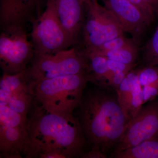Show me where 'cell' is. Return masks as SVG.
<instances>
[{"label": "cell", "mask_w": 158, "mask_h": 158, "mask_svg": "<svg viewBox=\"0 0 158 158\" xmlns=\"http://www.w3.org/2000/svg\"><path fill=\"white\" fill-rule=\"evenodd\" d=\"M29 145L27 127H7L0 126L1 158H22Z\"/></svg>", "instance_id": "obj_12"}, {"label": "cell", "mask_w": 158, "mask_h": 158, "mask_svg": "<svg viewBox=\"0 0 158 158\" xmlns=\"http://www.w3.org/2000/svg\"><path fill=\"white\" fill-rule=\"evenodd\" d=\"M141 10L150 26L157 19L153 11L144 0H128Z\"/></svg>", "instance_id": "obj_24"}, {"label": "cell", "mask_w": 158, "mask_h": 158, "mask_svg": "<svg viewBox=\"0 0 158 158\" xmlns=\"http://www.w3.org/2000/svg\"><path fill=\"white\" fill-rule=\"evenodd\" d=\"M0 65L3 73L14 74L26 70L34 56V46L29 41L25 27L1 28Z\"/></svg>", "instance_id": "obj_7"}, {"label": "cell", "mask_w": 158, "mask_h": 158, "mask_svg": "<svg viewBox=\"0 0 158 158\" xmlns=\"http://www.w3.org/2000/svg\"><path fill=\"white\" fill-rule=\"evenodd\" d=\"M11 95L9 92L0 89V105L8 106Z\"/></svg>", "instance_id": "obj_27"}, {"label": "cell", "mask_w": 158, "mask_h": 158, "mask_svg": "<svg viewBox=\"0 0 158 158\" xmlns=\"http://www.w3.org/2000/svg\"><path fill=\"white\" fill-rule=\"evenodd\" d=\"M143 104H144L142 88L139 83L138 78L130 101L128 117L129 121L137 115L142 108Z\"/></svg>", "instance_id": "obj_23"}, {"label": "cell", "mask_w": 158, "mask_h": 158, "mask_svg": "<svg viewBox=\"0 0 158 158\" xmlns=\"http://www.w3.org/2000/svg\"><path fill=\"white\" fill-rule=\"evenodd\" d=\"M107 156L97 150L91 149L90 151L85 153L82 157L86 158H105Z\"/></svg>", "instance_id": "obj_28"}, {"label": "cell", "mask_w": 158, "mask_h": 158, "mask_svg": "<svg viewBox=\"0 0 158 158\" xmlns=\"http://www.w3.org/2000/svg\"><path fill=\"white\" fill-rule=\"evenodd\" d=\"M31 111L27 123L26 157L40 158L50 152L59 153L65 158L83 156L86 140L78 118L73 114L49 112L34 101Z\"/></svg>", "instance_id": "obj_1"}, {"label": "cell", "mask_w": 158, "mask_h": 158, "mask_svg": "<svg viewBox=\"0 0 158 158\" xmlns=\"http://www.w3.org/2000/svg\"><path fill=\"white\" fill-rule=\"evenodd\" d=\"M89 82L87 73L44 79L31 83L34 102L49 112L73 115Z\"/></svg>", "instance_id": "obj_3"}, {"label": "cell", "mask_w": 158, "mask_h": 158, "mask_svg": "<svg viewBox=\"0 0 158 158\" xmlns=\"http://www.w3.org/2000/svg\"><path fill=\"white\" fill-rule=\"evenodd\" d=\"M158 140V99L153 100L142 107L129 121L121 139L116 145L115 153L148 141Z\"/></svg>", "instance_id": "obj_8"}, {"label": "cell", "mask_w": 158, "mask_h": 158, "mask_svg": "<svg viewBox=\"0 0 158 158\" xmlns=\"http://www.w3.org/2000/svg\"><path fill=\"white\" fill-rule=\"evenodd\" d=\"M105 7L110 10L121 25L124 32L131 35L139 44L149 24L140 9L128 0H103Z\"/></svg>", "instance_id": "obj_9"}, {"label": "cell", "mask_w": 158, "mask_h": 158, "mask_svg": "<svg viewBox=\"0 0 158 158\" xmlns=\"http://www.w3.org/2000/svg\"><path fill=\"white\" fill-rule=\"evenodd\" d=\"M34 101V97L31 91H23L12 94L8 106L21 115L27 117Z\"/></svg>", "instance_id": "obj_18"}, {"label": "cell", "mask_w": 158, "mask_h": 158, "mask_svg": "<svg viewBox=\"0 0 158 158\" xmlns=\"http://www.w3.org/2000/svg\"><path fill=\"white\" fill-rule=\"evenodd\" d=\"M143 59L146 65L158 66V25L152 37L144 45Z\"/></svg>", "instance_id": "obj_20"}, {"label": "cell", "mask_w": 158, "mask_h": 158, "mask_svg": "<svg viewBox=\"0 0 158 158\" xmlns=\"http://www.w3.org/2000/svg\"><path fill=\"white\" fill-rule=\"evenodd\" d=\"M153 11L157 18L158 17V0H144Z\"/></svg>", "instance_id": "obj_29"}, {"label": "cell", "mask_w": 158, "mask_h": 158, "mask_svg": "<svg viewBox=\"0 0 158 158\" xmlns=\"http://www.w3.org/2000/svg\"><path fill=\"white\" fill-rule=\"evenodd\" d=\"M27 120V117L17 113L9 106L0 105V126L26 127Z\"/></svg>", "instance_id": "obj_19"}, {"label": "cell", "mask_w": 158, "mask_h": 158, "mask_svg": "<svg viewBox=\"0 0 158 158\" xmlns=\"http://www.w3.org/2000/svg\"><path fill=\"white\" fill-rule=\"evenodd\" d=\"M129 72H125L118 73H113L111 72L112 74L111 76L108 80L107 86L114 88L116 90Z\"/></svg>", "instance_id": "obj_26"}, {"label": "cell", "mask_w": 158, "mask_h": 158, "mask_svg": "<svg viewBox=\"0 0 158 158\" xmlns=\"http://www.w3.org/2000/svg\"><path fill=\"white\" fill-rule=\"evenodd\" d=\"M82 2H83L85 4L86 3L88 2H90V1H92V0H81Z\"/></svg>", "instance_id": "obj_30"}, {"label": "cell", "mask_w": 158, "mask_h": 158, "mask_svg": "<svg viewBox=\"0 0 158 158\" xmlns=\"http://www.w3.org/2000/svg\"><path fill=\"white\" fill-rule=\"evenodd\" d=\"M85 6L81 0H55L57 17L72 45L76 44L82 31Z\"/></svg>", "instance_id": "obj_10"}, {"label": "cell", "mask_w": 158, "mask_h": 158, "mask_svg": "<svg viewBox=\"0 0 158 158\" xmlns=\"http://www.w3.org/2000/svg\"><path fill=\"white\" fill-rule=\"evenodd\" d=\"M108 67L113 73L129 72L135 67L136 65H126L123 63L109 60L107 59Z\"/></svg>", "instance_id": "obj_25"}, {"label": "cell", "mask_w": 158, "mask_h": 158, "mask_svg": "<svg viewBox=\"0 0 158 158\" xmlns=\"http://www.w3.org/2000/svg\"><path fill=\"white\" fill-rule=\"evenodd\" d=\"M40 0H1L0 23L1 28L12 26L25 27L28 21L35 19Z\"/></svg>", "instance_id": "obj_11"}, {"label": "cell", "mask_w": 158, "mask_h": 158, "mask_svg": "<svg viewBox=\"0 0 158 158\" xmlns=\"http://www.w3.org/2000/svg\"><path fill=\"white\" fill-rule=\"evenodd\" d=\"M87 74L89 82L101 87H107L108 80L111 74L108 67L107 59L98 54H89Z\"/></svg>", "instance_id": "obj_13"}, {"label": "cell", "mask_w": 158, "mask_h": 158, "mask_svg": "<svg viewBox=\"0 0 158 158\" xmlns=\"http://www.w3.org/2000/svg\"><path fill=\"white\" fill-rule=\"evenodd\" d=\"M31 22L34 56L53 54L72 45L57 17L55 0H48L44 11Z\"/></svg>", "instance_id": "obj_6"}, {"label": "cell", "mask_w": 158, "mask_h": 158, "mask_svg": "<svg viewBox=\"0 0 158 158\" xmlns=\"http://www.w3.org/2000/svg\"><path fill=\"white\" fill-rule=\"evenodd\" d=\"M88 58L75 48L50 55L34 56L26 72L31 82L65 76L86 73Z\"/></svg>", "instance_id": "obj_4"}, {"label": "cell", "mask_w": 158, "mask_h": 158, "mask_svg": "<svg viewBox=\"0 0 158 158\" xmlns=\"http://www.w3.org/2000/svg\"><path fill=\"white\" fill-rule=\"evenodd\" d=\"M79 118L84 135L92 145L106 156L121 139L129 121L117 99L104 91H89L79 106Z\"/></svg>", "instance_id": "obj_2"}, {"label": "cell", "mask_w": 158, "mask_h": 158, "mask_svg": "<svg viewBox=\"0 0 158 158\" xmlns=\"http://www.w3.org/2000/svg\"><path fill=\"white\" fill-rule=\"evenodd\" d=\"M116 158H158V140H148L115 153Z\"/></svg>", "instance_id": "obj_16"}, {"label": "cell", "mask_w": 158, "mask_h": 158, "mask_svg": "<svg viewBox=\"0 0 158 158\" xmlns=\"http://www.w3.org/2000/svg\"><path fill=\"white\" fill-rule=\"evenodd\" d=\"M137 73L141 87L158 88V66L146 65L141 69H137Z\"/></svg>", "instance_id": "obj_21"}, {"label": "cell", "mask_w": 158, "mask_h": 158, "mask_svg": "<svg viewBox=\"0 0 158 158\" xmlns=\"http://www.w3.org/2000/svg\"><path fill=\"white\" fill-rule=\"evenodd\" d=\"M86 18L82 28L84 49L87 55L105 43L124 35V31L116 18L97 0L85 4Z\"/></svg>", "instance_id": "obj_5"}, {"label": "cell", "mask_w": 158, "mask_h": 158, "mask_svg": "<svg viewBox=\"0 0 158 158\" xmlns=\"http://www.w3.org/2000/svg\"><path fill=\"white\" fill-rule=\"evenodd\" d=\"M138 50V44L135 43L117 50L98 55H102L109 60L126 65H136Z\"/></svg>", "instance_id": "obj_17"}, {"label": "cell", "mask_w": 158, "mask_h": 158, "mask_svg": "<svg viewBox=\"0 0 158 158\" xmlns=\"http://www.w3.org/2000/svg\"><path fill=\"white\" fill-rule=\"evenodd\" d=\"M135 43L136 42L132 39H128L123 35L105 43L98 48L86 55L89 54H102L117 50Z\"/></svg>", "instance_id": "obj_22"}, {"label": "cell", "mask_w": 158, "mask_h": 158, "mask_svg": "<svg viewBox=\"0 0 158 158\" xmlns=\"http://www.w3.org/2000/svg\"><path fill=\"white\" fill-rule=\"evenodd\" d=\"M31 81L25 70L19 73L10 74L3 73L0 81V89L11 94L31 91Z\"/></svg>", "instance_id": "obj_15"}, {"label": "cell", "mask_w": 158, "mask_h": 158, "mask_svg": "<svg viewBox=\"0 0 158 158\" xmlns=\"http://www.w3.org/2000/svg\"><path fill=\"white\" fill-rule=\"evenodd\" d=\"M138 80L137 70L132 69L127 73L124 80L116 89L117 100L128 120L130 101L135 85Z\"/></svg>", "instance_id": "obj_14"}]
</instances>
